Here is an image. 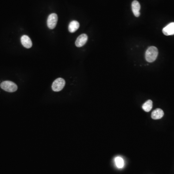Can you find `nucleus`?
Wrapping results in <instances>:
<instances>
[{
	"label": "nucleus",
	"mask_w": 174,
	"mask_h": 174,
	"mask_svg": "<svg viewBox=\"0 0 174 174\" xmlns=\"http://www.w3.org/2000/svg\"><path fill=\"white\" fill-rule=\"evenodd\" d=\"M152 101L151 100H149L143 104L142 109L146 112H149L152 108Z\"/></svg>",
	"instance_id": "obj_11"
},
{
	"label": "nucleus",
	"mask_w": 174,
	"mask_h": 174,
	"mask_svg": "<svg viewBox=\"0 0 174 174\" xmlns=\"http://www.w3.org/2000/svg\"><path fill=\"white\" fill-rule=\"evenodd\" d=\"M65 85V81L62 78L56 79L53 82L52 89L54 92H58L62 91Z\"/></svg>",
	"instance_id": "obj_3"
},
{
	"label": "nucleus",
	"mask_w": 174,
	"mask_h": 174,
	"mask_svg": "<svg viewBox=\"0 0 174 174\" xmlns=\"http://www.w3.org/2000/svg\"><path fill=\"white\" fill-rule=\"evenodd\" d=\"M164 115V112L162 109H157L152 112V118L153 119H159L162 118Z\"/></svg>",
	"instance_id": "obj_9"
},
{
	"label": "nucleus",
	"mask_w": 174,
	"mask_h": 174,
	"mask_svg": "<svg viewBox=\"0 0 174 174\" xmlns=\"http://www.w3.org/2000/svg\"><path fill=\"white\" fill-rule=\"evenodd\" d=\"M1 88L4 91L9 92H16L18 89V86L13 82L10 81H5L1 83Z\"/></svg>",
	"instance_id": "obj_2"
},
{
	"label": "nucleus",
	"mask_w": 174,
	"mask_h": 174,
	"mask_svg": "<svg viewBox=\"0 0 174 174\" xmlns=\"http://www.w3.org/2000/svg\"><path fill=\"white\" fill-rule=\"evenodd\" d=\"M158 55V50L154 46L149 47L145 53L146 60L149 62H152L156 60Z\"/></svg>",
	"instance_id": "obj_1"
},
{
	"label": "nucleus",
	"mask_w": 174,
	"mask_h": 174,
	"mask_svg": "<svg viewBox=\"0 0 174 174\" xmlns=\"http://www.w3.org/2000/svg\"><path fill=\"white\" fill-rule=\"evenodd\" d=\"M132 8L134 15L136 17L140 16V5L139 2L137 1H134L132 4Z\"/></svg>",
	"instance_id": "obj_8"
},
{
	"label": "nucleus",
	"mask_w": 174,
	"mask_h": 174,
	"mask_svg": "<svg viewBox=\"0 0 174 174\" xmlns=\"http://www.w3.org/2000/svg\"><path fill=\"white\" fill-rule=\"evenodd\" d=\"M21 42L23 47L26 49H30L32 47V42L30 37L26 35H24L21 37Z\"/></svg>",
	"instance_id": "obj_7"
},
{
	"label": "nucleus",
	"mask_w": 174,
	"mask_h": 174,
	"mask_svg": "<svg viewBox=\"0 0 174 174\" xmlns=\"http://www.w3.org/2000/svg\"><path fill=\"white\" fill-rule=\"evenodd\" d=\"M88 39V37L86 34H82L80 35L75 41V45L79 48L82 47L87 42Z\"/></svg>",
	"instance_id": "obj_5"
},
{
	"label": "nucleus",
	"mask_w": 174,
	"mask_h": 174,
	"mask_svg": "<svg viewBox=\"0 0 174 174\" xmlns=\"http://www.w3.org/2000/svg\"><path fill=\"white\" fill-rule=\"evenodd\" d=\"M58 22L57 15L55 13L51 14L48 17L47 25L50 29H53L56 26Z\"/></svg>",
	"instance_id": "obj_4"
},
{
	"label": "nucleus",
	"mask_w": 174,
	"mask_h": 174,
	"mask_svg": "<svg viewBox=\"0 0 174 174\" xmlns=\"http://www.w3.org/2000/svg\"><path fill=\"white\" fill-rule=\"evenodd\" d=\"M162 32L165 35H174V22H171L166 26L162 29Z\"/></svg>",
	"instance_id": "obj_6"
},
{
	"label": "nucleus",
	"mask_w": 174,
	"mask_h": 174,
	"mask_svg": "<svg viewBox=\"0 0 174 174\" xmlns=\"http://www.w3.org/2000/svg\"><path fill=\"white\" fill-rule=\"evenodd\" d=\"M79 22L75 20H73L70 23L68 29L70 32L73 33L77 31L79 29Z\"/></svg>",
	"instance_id": "obj_10"
},
{
	"label": "nucleus",
	"mask_w": 174,
	"mask_h": 174,
	"mask_svg": "<svg viewBox=\"0 0 174 174\" xmlns=\"http://www.w3.org/2000/svg\"><path fill=\"white\" fill-rule=\"evenodd\" d=\"M115 162L117 167L119 168H122L124 166V161L121 157H117L115 159Z\"/></svg>",
	"instance_id": "obj_12"
}]
</instances>
